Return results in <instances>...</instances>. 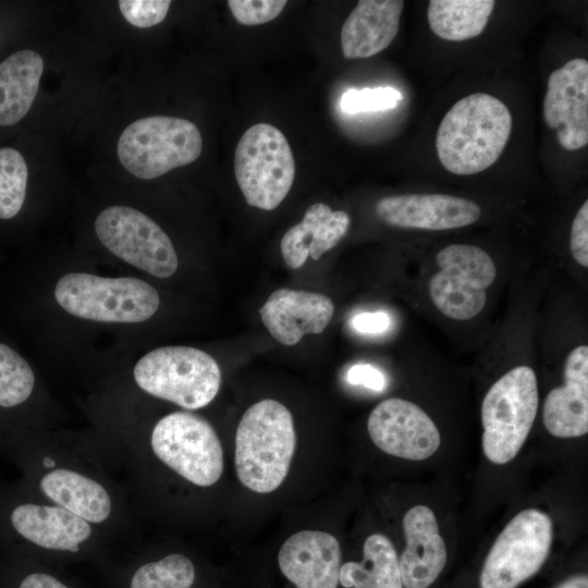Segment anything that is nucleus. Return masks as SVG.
<instances>
[{
    "label": "nucleus",
    "instance_id": "f257e3e1",
    "mask_svg": "<svg viewBox=\"0 0 588 588\" xmlns=\"http://www.w3.org/2000/svg\"><path fill=\"white\" fill-rule=\"evenodd\" d=\"M15 452L24 492L88 522L117 546L137 543V513L103 443L47 437Z\"/></svg>",
    "mask_w": 588,
    "mask_h": 588
},
{
    "label": "nucleus",
    "instance_id": "f03ea898",
    "mask_svg": "<svg viewBox=\"0 0 588 588\" xmlns=\"http://www.w3.org/2000/svg\"><path fill=\"white\" fill-rule=\"evenodd\" d=\"M103 444L123 482L128 475L156 465L198 488L216 485L223 473V450L216 430L189 412L162 416L146 439L124 436Z\"/></svg>",
    "mask_w": 588,
    "mask_h": 588
},
{
    "label": "nucleus",
    "instance_id": "7ed1b4c3",
    "mask_svg": "<svg viewBox=\"0 0 588 588\" xmlns=\"http://www.w3.org/2000/svg\"><path fill=\"white\" fill-rule=\"evenodd\" d=\"M1 513L0 525L25 559L65 568L91 564L98 571L118 554V546L101 529L71 512L23 491Z\"/></svg>",
    "mask_w": 588,
    "mask_h": 588
},
{
    "label": "nucleus",
    "instance_id": "20e7f679",
    "mask_svg": "<svg viewBox=\"0 0 588 588\" xmlns=\"http://www.w3.org/2000/svg\"><path fill=\"white\" fill-rule=\"evenodd\" d=\"M509 108L486 93L470 94L443 117L436 135L440 162L451 173L470 175L491 167L511 136Z\"/></svg>",
    "mask_w": 588,
    "mask_h": 588
},
{
    "label": "nucleus",
    "instance_id": "39448f33",
    "mask_svg": "<svg viewBox=\"0 0 588 588\" xmlns=\"http://www.w3.org/2000/svg\"><path fill=\"white\" fill-rule=\"evenodd\" d=\"M296 434L291 412L265 399L246 409L235 436V469L252 491L269 493L286 477L295 452Z\"/></svg>",
    "mask_w": 588,
    "mask_h": 588
},
{
    "label": "nucleus",
    "instance_id": "423d86ee",
    "mask_svg": "<svg viewBox=\"0 0 588 588\" xmlns=\"http://www.w3.org/2000/svg\"><path fill=\"white\" fill-rule=\"evenodd\" d=\"M133 377L145 393L187 411L211 403L221 384L216 359L184 345L162 346L145 354L135 364Z\"/></svg>",
    "mask_w": 588,
    "mask_h": 588
},
{
    "label": "nucleus",
    "instance_id": "0eeeda50",
    "mask_svg": "<svg viewBox=\"0 0 588 588\" xmlns=\"http://www.w3.org/2000/svg\"><path fill=\"white\" fill-rule=\"evenodd\" d=\"M54 297L70 315L99 322H142L152 317L160 304L157 290L140 279L84 272L62 275Z\"/></svg>",
    "mask_w": 588,
    "mask_h": 588
},
{
    "label": "nucleus",
    "instance_id": "6e6552de",
    "mask_svg": "<svg viewBox=\"0 0 588 588\" xmlns=\"http://www.w3.org/2000/svg\"><path fill=\"white\" fill-rule=\"evenodd\" d=\"M539 404L532 368L517 366L499 378L481 404L482 450L494 464L512 461L525 443Z\"/></svg>",
    "mask_w": 588,
    "mask_h": 588
},
{
    "label": "nucleus",
    "instance_id": "1a4fd4ad",
    "mask_svg": "<svg viewBox=\"0 0 588 588\" xmlns=\"http://www.w3.org/2000/svg\"><path fill=\"white\" fill-rule=\"evenodd\" d=\"M203 137L191 121L151 115L128 124L121 133L117 151L121 164L138 179L151 180L198 159Z\"/></svg>",
    "mask_w": 588,
    "mask_h": 588
},
{
    "label": "nucleus",
    "instance_id": "9d476101",
    "mask_svg": "<svg viewBox=\"0 0 588 588\" xmlns=\"http://www.w3.org/2000/svg\"><path fill=\"white\" fill-rule=\"evenodd\" d=\"M234 173L249 206L275 209L295 177L294 156L284 134L268 123L248 127L235 148Z\"/></svg>",
    "mask_w": 588,
    "mask_h": 588
},
{
    "label": "nucleus",
    "instance_id": "9b49d317",
    "mask_svg": "<svg viewBox=\"0 0 588 588\" xmlns=\"http://www.w3.org/2000/svg\"><path fill=\"white\" fill-rule=\"evenodd\" d=\"M552 542V520L540 510L515 515L492 544L481 569V588H516L546 562Z\"/></svg>",
    "mask_w": 588,
    "mask_h": 588
},
{
    "label": "nucleus",
    "instance_id": "f8f14e48",
    "mask_svg": "<svg viewBox=\"0 0 588 588\" xmlns=\"http://www.w3.org/2000/svg\"><path fill=\"white\" fill-rule=\"evenodd\" d=\"M439 270L430 278L428 290L433 305L455 320L476 317L487 302V289L497 277L491 256L480 247L451 244L436 256Z\"/></svg>",
    "mask_w": 588,
    "mask_h": 588
},
{
    "label": "nucleus",
    "instance_id": "ddd939ff",
    "mask_svg": "<svg viewBox=\"0 0 588 588\" xmlns=\"http://www.w3.org/2000/svg\"><path fill=\"white\" fill-rule=\"evenodd\" d=\"M100 243L127 264L157 278H170L179 267L167 233L148 216L128 206H110L95 221Z\"/></svg>",
    "mask_w": 588,
    "mask_h": 588
},
{
    "label": "nucleus",
    "instance_id": "4468645a",
    "mask_svg": "<svg viewBox=\"0 0 588 588\" xmlns=\"http://www.w3.org/2000/svg\"><path fill=\"white\" fill-rule=\"evenodd\" d=\"M367 429L378 449L411 461L430 457L441 443L439 429L429 415L400 397L380 402L368 417Z\"/></svg>",
    "mask_w": 588,
    "mask_h": 588
},
{
    "label": "nucleus",
    "instance_id": "2eb2a0df",
    "mask_svg": "<svg viewBox=\"0 0 588 588\" xmlns=\"http://www.w3.org/2000/svg\"><path fill=\"white\" fill-rule=\"evenodd\" d=\"M543 119L566 150L588 144V62L574 58L553 71L547 83Z\"/></svg>",
    "mask_w": 588,
    "mask_h": 588
},
{
    "label": "nucleus",
    "instance_id": "dca6fc26",
    "mask_svg": "<svg viewBox=\"0 0 588 588\" xmlns=\"http://www.w3.org/2000/svg\"><path fill=\"white\" fill-rule=\"evenodd\" d=\"M385 223L403 229L442 231L475 223L481 215L478 204L446 194H405L380 198L375 206Z\"/></svg>",
    "mask_w": 588,
    "mask_h": 588
},
{
    "label": "nucleus",
    "instance_id": "f3484780",
    "mask_svg": "<svg viewBox=\"0 0 588 588\" xmlns=\"http://www.w3.org/2000/svg\"><path fill=\"white\" fill-rule=\"evenodd\" d=\"M136 544L99 569L109 588L195 587L198 572L188 555L181 552L157 555L137 550Z\"/></svg>",
    "mask_w": 588,
    "mask_h": 588
},
{
    "label": "nucleus",
    "instance_id": "a211bd4d",
    "mask_svg": "<svg viewBox=\"0 0 588 588\" xmlns=\"http://www.w3.org/2000/svg\"><path fill=\"white\" fill-rule=\"evenodd\" d=\"M334 304L327 295L292 290H275L259 308L269 333L283 345H295L305 334H319L330 323Z\"/></svg>",
    "mask_w": 588,
    "mask_h": 588
},
{
    "label": "nucleus",
    "instance_id": "6ab92c4d",
    "mask_svg": "<svg viewBox=\"0 0 588 588\" xmlns=\"http://www.w3.org/2000/svg\"><path fill=\"white\" fill-rule=\"evenodd\" d=\"M278 563L296 588H336L341 568L338 539L320 530H301L282 544Z\"/></svg>",
    "mask_w": 588,
    "mask_h": 588
},
{
    "label": "nucleus",
    "instance_id": "aec40b11",
    "mask_svg": "<svg viewBox=\"0 0 588 588\" xmlns=\"http://www.w3.org/2000/svg\"><path fill=\"white\" fill-rule=\"evenodd\" d=\"M406 547L399 560L405 588H428L446 563V548L433 511L422 504L409 509L403 518Z\"/></svg>",
    "mask_w": 588,
    "mask_h": 588
},
{
    "label": "nucleus",
    "instance_id": "412c9836",
    "mask_svg": "<svg viewBox=\"0 0 588 588\" xmlns=\"http://www.w3.org/2000/svg\"><path fill=\"white\" fill-rule=\"evenodd\" d=\"M546 429L558 438H577L588 432V346L567 355L564 384L552 389L543 403Z\"/></svg>",
    "mask_w": 588,
    "mask_h": 588
},
{
    "label": "nucleus",
    "instance_id": "4be33fe9",
    "mask_svg": "<svg viewBox=\"0 0 588 588\" xmlns=\"http://www.w3.org/2000/svg\"><path fill=\"white\" fill-rule=\"evenodd\" d=\"M402 0H360L341 29L345 59H365L388 48L400 29Z\"/></svg>",
    "mask_w": 588,
    "mask_h": 588
},
{
    "label": "nucleus",
    "instance_id": "5701e85b",
    "mask_svg": "<svg viewBox=\"0 0 588 588\" xmlns=\"http://www.w3.org/2000/svg\"><path fill=\"white\" fill-rule=\"evenodd\" d=\"M350 222L348 215L342 210L333 211L322 203L309 206L303 220L282 236L280 248L284 262L291 269H298L308 257L318 260L347 233Z\"/></svg>",
    "mask_w": 588,
    "mask_h": 588
},
{
    "label": "nucleus",
    "instance_id": "b1692460",
    "mask_svg": "<svg viewBox=\"0 0 588 588\" xmlns=\"http://www.w3.org/2000/svg\"><path fill=\"white\" fill-rule=\"evenodd\" d=\"M44 60L34 50H19L0 63V126L20 122L39 88Z\"/></svg>",
    "mask_w": 588,
    "mask_h": 588
},
{
    "label": "nucleus",
    "instance_id": "393cba45",
    "mask_svg": "<svg viewBox=\"0 0 588 588\" xmlns=\"http://www.w3.org/2000/svg\"><path fill=\"white\" fill-rule=\"evenodd\" d=\"M362 562H347L340 568L339 583L345 588H403L394 546L381 534L368 536Z\"/></svg>",
    "mask_w": 588,
    "mask_h": 588
},
{
    "label": "nucleus",
    "instance_id": "a878e982",
    "mask_svg": "<svg viewBox=\"0 0 588 588\" xmlns=\"http://www.w3.org/2000/svg\"><path fill=\"white\" fill-rule=\"evenodd\" d=\"M493 0H431L427 19L430 29L448 41L479 36L494 9Z\"/></svg>",
    "mask_w": 588,
    "mask_h": 588
},
{
    "label": "nucleus",
    "instance_id": "bb28decb",
    "mask_svg": "<svg viewBox=\"0 0 588 588\" xmlns=\"http://www.w3.org/2000/svg\"><path fill=\"white\" fill-rule=\"evenodd\" d=\"M35 383L29 364L10 346L0 343V407L13 408L27 402Z\"/></svg>",
    "mask_w": 588,
    "mask_h": 588
},
{
    "label": "nucleus",
    "instance_id": "cd10ccee",
    "mask_svg": "<svg viewBox=\"0 0 588 588\" xmlns=\"http://www.w3.org/2000/svg\"><path fill=\"white\" fill-rule=\"evenodd\" d=\"M28 169L22 154L11 147L0 148V219L15 217L26 196Z\"/></svg>",
    "mask_w": 588,
    "mask_h": 588
},
{
    "label": "nucleus",
    "instance_id": "c85d7f7f",
    "mask_svg": "<svg viewBox=\"0 0 588 588\" xmlns=\"http://www.w3.org/2000/svg\"><path fill=\"white\" fill-rule=\"evenodd\" d=\"M11 588H88L63 567L22 558Z\"/></svg>",
    "mask_w": 588,
    "mask_h": 588
},
{
    "label": "nucleus",
    "instance_id": "c756f323",
    "mask_svg": "<svg viewBox=\"0 0 588 588\" xmlns=\"http://www.w3.org/2000/svg\"><path fill=\"white\" fill-rule=\"evenodd\" d=\"M402 99L403 95L397 89L387 86L350 89L343 94L340 105L344 112L355 114L392 109Z\"/></svg>",
    "mask_w": 588,
    "mask_h": 588
},
{
    "label": "nucleus",
    "instance_id": "7c9ffc66",
    "mask_svg": "<svg viewBox=\"0 0 588 588\" xmlns=\"http://www.w3.org/2000/svg\"><path fill=\"white\" fill-rule=\"evenodd\" d=\"M233 17L242 25L255 26L274 20L285 8L284 0H229Z\"/></svg>",
    "mask_w": 588,
    "mask_h": 588
},
{
    "label": "nucleus",
    "instance_id": "2f4dec72",
    "mask_svg": "<svg viewBox=\"0 0 588 588\" xmlns=\"http://www.w3.org/2000/svg\"><path fill=\"white\" fill-rule=\"evenodd\" d=\"M119 9L124 19L138 28H149L161 23L170 9L169 0H120Z\"/></svg>",
    "mask_w": 588,
    "mask_h": 588
},
{
    "label": "nucleus",
    "instance_id": "473e14b6",
    "mask_svg": "<svg viewBox=\"0 0 588 588\" xmlns=\"http://www.w3.org/2000/svg\"><path fill=\"white\" fill-rule=\"evenodd\" d=\"M569 249L575 261L583 266L588 267V201L580 206L576 212L572 229Z\"/></svg>",
    "mask_w": 588,
    "mask_h": 588
},
{
    "label": "nucleus",
    "instance_id": "72a5a7b5",
    "mask_svg": "<svg viewBox=\"0 0 588 588\" xmlns=\"http://www.w3.org/2000/svg\"><path fill=\"white\" fill-rule=\"evenodd\" d=\"M346 379L351 384L364 385L373 391H382L385 388L384 375L369 364L353 365L346 373Z\"/></svg>",
    "mask_w": 588,
    "mask_h": 588
},
{
    "label": "nucleus",
    "instance_id": "f704fd0d",
    "mask_svg": "<svg viewBox=\"0 0 588 588\" xmlns=\"http://www.w3.org/2000/svg\"><path fill=\"white\" fill-rule=\"evenodd\" d=\"M354 329L360 333L377 334L385 331L390 326V318L384 311H366L352 319Z\"/></svg>",
    "mask_w": 588,
    "mask_h": 588
},
{
    "label": "nucleus",
    "instance_id": "c9c22d12",
    "mask_svg": "<svg viewBox=\"0 0 588 588\" xmlns=\"http://www.w3.org/2000/svg\"><path fill=\"white\" fill-rule=\"evenodd\" d=\"M555 588H588V577L587 575L572 576Z\"/></svg>",
    "mask_w": 588,
    "mask_h": 588
}]
</instances>
